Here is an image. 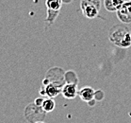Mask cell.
Instances as JSON below:
<instances>
[{
  "mask_svg": "<svg viewBox=\"0 0 131 123\" xmlns=\"http://www.w3.org/2000/svg\"><path fill=\"white\" fill-rule=\"evenodd\" d=\"M110 41L119 48H129L131 45V32L125 26H114L108 35Z\"/></svg>",
  "mask_w": 131,
  "mask_h": 123,
  "instance_id": "obj_1",
  "label": "cell"
},
{
  "mask_svg": "<svg viewBox=\"0 0 131 123\" xmlns=\"http://www.w3.org/2000/svg\"><path fill=\"white\" fill-rule=\"evenodd\" d=\"M49 83L55 84L62 88L65 84V72L60 67H52L48 70L42 81V85H47Z\"/></svg>",
  "mask_w": 131,
  "mask_h": 123,
  "instance_id": "obj_2",
  "label": "cell"
},
{
  "mask_svg": "<svg viewBox=\"0 0 131 123\" xmlns=\"http://www.w3.org/2000/svg\"><path fill=\"white\" fill-rule=\"evenodd\" d=\"M45 113L42 107L36 105L34 102L29 103L26 106L24 110L25 118L28 123H34L37 121H43L45 117Z\"/></svg>",
  "mask_w": 131,
  "mask_h": 123,
  "instance_id": "obj_3",
  "label": "cell"
},
{
  "mask_svg": "<svg viewBox=\"0 0 131 123\" xmlns=\"http://www.w3.org/2000/svg\"><path fill=\"white\" fill-rule=\"evenodd\" d=\"M80 7L85 17L93 19L98 16L101 8L100 0H80Z\"/></svg>",
  "mask_w": 131,
  "mask_h": 123,
  "instance_id": "obj_4",
  "label": "cell"
},
{
  "mask_svg": "<svg viewBox=\"0 0 131 123\" xmlns=\"http://www.w3.org/2000/svg\"><path fill=\"white\" fill-rule=\"evenodd\" d=\"M117 16L123 23H131V0L125 1L117 11Z\"/></svg>",
  "mask_w": 131,
  "mask_h": 123,
  "instance_id": "obj_5",
  "label": "cell"
},
{
  "mask_svg": "<svg viewBox=\"0 0 131 123\" xmlns=\"http://www.w3.org/2000/svg\"><path fill=\"white\" fill-rule=\"evenodd\" d=\"M78 84L74 83H65L61 88L62 96L67 99H74L78 95Z\"/></svg>",
  "mask_w": 131,
  "mask_h": 123,
  "instance_id": "obj_6",
  "label": "cell"
},
{
  "mask_svg": "<svg viewBox=\"0 0 131 123\" xmlns=\"http://www.w3.org/2000/svg\"><path fill=\"white\" fill-rule=\"evenodd\" d=\"M45 87V96L54 99L56 98L58 95H60L61 93V87L55 85V84L49 83L47 85H42Z\"/></svg>",
  "mask_w": 131,
  "mask_h": 123,
  "instance_id": "obj_7",
  "label": "cell"
},
{
  "mask_svg": "<svg viewBox=\"0 0 131 123\" xmlns=\"http://www.w3.org/2000/svg\"><path fill=\"white\" fill-rule=\"evenodd\" d=\"M78 96L80 97V99L86 102H89L92 99H94V90H93V88H92V87H89V86L83 87L82 89H80V90L78 91Z\"/></svg>",
  "mask_w": 131,
  "mask_h": 123,
  "instance_id": "obj_8",
  "label": "cell"
},
{
  "mask_svg": "<svg viewBox=\"0 0 131 123\" xmlns=\"http://www.w3.org/2000/svg\"><path fill=\"white\" fill-rule=\"evenodd\" d=\"M125 2V0H105L104 5L108 12H117Z\"/></svg>",
  "mask_w": 131,
  "mask_h": 123,
  "instance_id": "obj_9",
  "label": "cell"
},
{
  "mask_svg": "<svg viewBox=\"0 0 131 123\" xmlns=\"http://www.w3.org/2000/svg\"><path fill=\"white\" fill-rule=\"evenodd\" d=\"M42 110L45 112V113H50V112H53L56 108V102L53 99L51 98H47V99H45L43 102L42 104Z\"/></svg>",
  "mask_w": 131,
  "mask_h": 123,
  "instance_id": "obj_10",
  "label": "cell"
},
{
  "mask_svg": "<svg viewBox=\"0 0 131 123\" xmlns=\"http://www.w3.org/2000/svg\"><path fill=\"white\" fill-rule=\"evenodd\" d=\"M59 13H60V11H52V10L47 9V16L45 18V23H46L45 27L46 29L55 22V20L59 16Z\"/></svg>",
  "mask_w": 131,
  "mask_h": 123,
  "instance_id": "obj_11",
  "label": "cell"
},
{
  "mask_svg": "<svg viewBox=\"0 0 131 123\" xmlns=\"http://www.w3.org/2000/svg\"><path fill=\"white\" fill-rule=\"evenodd\" d=\"M46 9L52 11H60L61 9L62 1L61 0H46L45 1Z\"/></svg>",
  "mask_w": 131,
  "mask_h": 123,
  "instance_id": "obj_12",
  "label": "cell"
},
{
  "mask_svg": "<svg viewBox=\"0 0 131 123\" xmlns=\"http://www.w3.org/2000/svg\"><path fill=\"white\" fill-rule=\"evenodd\" d=\"M65 82L66 83H78V76L75 74V72L74 71H68L65 72Z\"/></svg>",
  "mask_w": 131,
  "mask_h": 123,
  "instance_id": "obj_13",
  "label": "cell"
},
{
  "mask_svg": "<svg viewBox=\"0 0 131 123\" xmlns=\"http://www.w3.org/2000/svg\"><path fill=\"white\" fill-rule=\"evenodd\" d=\"M43 100H45V99H43V98H42V97H39V98L35 99V100H34V103H35L36 105L40 106V107H42V102H43Z\"/></svg>",
  "mask_w": 131,
  "mask_h": 123,
  "instance_id": "obj_14",
  "label": "cell"
},
{
  "mask_svg": "<svg viewBox=\"0 0 131 123\" xmlns=\"http://www.w3.org/2000/svg\"><path fill=\"white\" fill-rule=\"evenodd\" d=\"M34 123H45L43 121H37V122H34Z\"/></svg>",
  "mask_w": 131,
  "mask_h": 123,
  "instance_id": "obj_15",
  "label": "cell"
}]
</instances>
